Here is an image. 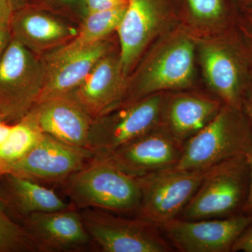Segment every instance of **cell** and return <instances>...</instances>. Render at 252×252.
I'll use <instances>...</instances> for the list:
<instances>
[{"instance_id": "cell-11", "label": "cell", "mask_w": 252, "mask_h": 252, "mask_svg": "<svg viewBox=\"0 0 252 252\" xmlns=\"http://www.w3.org/2000/svg\"><path fill=\"white\" fill-rule=\"evenodd\" d=\"M94 157L90 149L68 145L44 134L39 143L8 175L34 181L61 182L84 168Z\"/></svg>"}, {"instance_id": "cell-15", "label": "cell", "mask_w": 252, "mask_h": 252, "mask_svg": "<svg viewBox=\"0 0 252 252\" xmlns=\"http://www.w3.org/2000/svg\"><path fill=\"white\" fill-rule=\"evenodd\" d=\"M163 6L162 0H128L117 30L119 62L126 77L157 32L163 16Z\"/></svg>"}, {"instance_id": "cell-32", "label": "cell", "mask_w": 252, "mask_h": 252, "mask_svg": "<svg viewBox=\"0 0 252 252\" xmlns=\"http://www.w3.org/2000/svg\"><path fill=\"white\" fill-rule=\"evenodd\" d=\"M245 108L248 114V121L252 130V88L248 94V97L245 99Z\"/></svg>"}, {"instance_id": "cell-26", "label": "cell", "mask_w": 252, "mask_h": 252, "mask_svg": "<svg viewBox=\"0 0 252 252\" xmlns=\"http://www.w3.org/2000/svg\"><path fill=\"white\" fill-rule=\"evenodd\" d=\"M231 252H252V223L237 239Z\"/></svg>"}, {"instance_id": "cell-10", "label": "cell", "mask_w": 252, "mask_h": 252, "mask_svg": "<svg viewBox=\"0 0 252 252\" xmlns=\"http://www.w3.org/2000/svg\"><path fill=\"white\" fill-rule=\"evenodd\" d=\"M108 51V43L103 40L85 47L65 44L45 54L41 59L42 89L36 104L72 92Z\"/></svg>"}, {"instance_id": "cell-9", "label": "cell", "mask_w": 252, "mask_h": 252, "mask_svg": "<svg viewBox=\"0 0 252 252\" xmlns=\"http://www.w3.org/2000/svg\"><path fill=\"white\" fill-rule=\"evenodd\" d=\"M182 148L183 144L158 126L121 148L94 158L132 177H141L173 168L180 160Z\"/></svg>"}, {"instance_id": "cell-23", "label": "cell", "mask_w": 252, "mask_h": 252, "mask_svg": "<svg viewBox=\"0 0 252 252\" xmlns=\"http://www.w3.org/2000/svg\"><path fill=\"white\" fill-rule=\"evenodd\" d=\"M37 250L25 226L18 224L5 209L0 195V252L32 251Z\"/></svg>"}, {"instance_id": "cell-8", "label": "cell", "mask_w": 252, "mask_h": 252, "mask_svg": "<svg viewBox=\"0 0 252 252\" xmlns=\"http://www.w3.org/2000/svg\"><path fill=\"white\" fill-rule=\"evenodd\" d=\"M252 223V214L243 213L207 220L175 218L158 227L178 251L228 252Z\"/></svg>"}, {"instance_id": "cell-22", "label": "cell", "mask_w": 252, "mask_h": 252, "mask_svg": "<svg viewBox=\"0 0 252 252\" xmlns=\"http://www.w3.org/2000/svg\"><path fill=\"white\" fill-rule=\"evenodd\" d=\"M127 4L105 11L87 13L78 27L77 35L66 44L70 47H85L105 40L111 33L117 31Z\"/></svg>"}, {"instance_id": "cell-24", "label": "cell", "mask_w": 252, "mask_h": 252, "mask_svg": "<svg viewBox=\"0 0 252 252\" xmlns=\"http://www.w3.org/2000/svg\"><path fill=\"white\" fill-rule=\"evenodd\" d=\"M195 17L203 20L217 19L223 14V0H187Z\"/></svg>"}, {"instance_id": "cell-13", "label": "cell", "mask_w": 252, "mask_h": 252, "mask_svg": "<svg viewBox=\"0 0 252 252\" xmlns=\"http://www.w3.org/2000/svg\"><path fill=\"white\" fill-rule=\"evenodd\" d=\"M126 77L119 56L115 58L108 52L69 94L94 120L119 107L126 93Z\"/></svg>"}, {"instance_id": "cell-6", "label": "cell", "mask_w": 252, "mask_h": 252, "mask_svg": "<svg viewBox=\"0 0 252 252\" xmlns=\"http://www.w3.org/2000/svg\"><path fill=\"white\" fill-rule=\"evenodd\" d=\"M210 170L180 171L170 169L137 177L142 190L140 204L136 211L137 218L158 226L177 218Z\"/></svg>"}, {"instance_id": "cell-25", "label": "cell", "mask_w": 252, "mask_h": 252, "mask_svg": "<svg viewBox=\"0 0 252 252\" xmlns=\"http://www.w3.org/2000/svg\"><path fill=\"white\" fill-rule=\"evenodd\" d=\"M128 0H85L86 14L124 6Z\"/></svg>"}, {"instance_id": "cell-20", "label": "cell", "mask_w": 252, "mask_h": 252, "mask_svg": "<svg viewBox=\"0 0 252 252\" xmlns=\"http://www.w3.org/2000/svg\"><path fill=\"white\" fill-rule=\"evenodd\" d=\"M15 206L23 215L44 213L70 207L54 190L35 181L14 175H5Z\"/></svg>"}, {"instance_id": "cell-17", "label": "cell", "mask_w": 252, "mask_h": 252, "mask_svg": "<svg viewBox=\"0 0 252 252\" xmlns=\"http://www.w3.org/2000/svg\"><path fill=\"white\" fill-rule=\"evenodd\" d=\"M24 226L37 250H73L83 248L91 240L81 215L70 207L27 215Z\"/></svg>"}, {"instance_id": "cell-1", "label": "cell", "mask_w": 252, "mask_h": 252, "mask_svg": "<svg viewBox=\"0 0 252 252\" xmlns=\"http://www.w3.org/2000/svg\"><path fill=\"white\" fill-rule=\"evenodd\" d=\"M252 151V130L241 108L225 104L203 129L183 144L174 170L200 171Z\"/></svg>"}, {"instance_id": "cell-21", "label": "cell", "mask_w": 252, "mask_h": 252, "mask_svg": "<svg viewBox=\"0 0 252 252\" xmlns=\"http://www.w3.org/2000/svg\"><path fill=\"white\" fill-rule=\"evenodd\" d=\"M44 135L31 110L12 124L9 135L0 144V177L8 175L11 168L39 143Z\"/></svg>"}, {"instance_id": "cell-34", "label": "cell", "mask_w": 252, "mask_h": 252, "mask_svg": "<svg viewBox=\"0 0 252 252\" xmlns=\"http://www.w3.org/2000/svg\"><path fill=\"white\" fill-rule=\"evenodd\" d=\"M250 13H251V14H252V8L250 9Z\"/></svg>"}, {"instance_id": "cell-4", "label": "cell", "mask_w": 252, "mask_h": 252, "mask_svg": "<svg viewBox=\"0 0 252 252\" xmlns=\"http://www.w3.org/2000/svg\"><path fill=\"white\" fill-rule=\"evenodd\" d=\"M44 80L41 59L11 38L0 57V118L14 124L37 102Z\"/></svg>"}, {"instance_id": "cell-31", "label": "cell", "mask_w": 252, "mask_h": 252, "mask_svg": "<svg viewBox=\"0 0 252 252\" xmlns=\"http://www.w3.org/2000/svg\"><path fill=\"white\" fill-rule=\"evenodd\" d=\"M11 125L12 124L5 122L1 118H0V144L6 140L9 135Z\"/></svg>"}, {"instance_id": "cell-19", "label": "cell", "mask_w": 252, "mask_h": 252, "mask_svg": "<svg viewBox=\"0 0 252 252\" xmlns=\"http://www.w3.org/2000/svg\"><path fill=\"white\" fill-rule=\"evenodd\" d=\"M220 103L199 96H177L170 101L165 112V125L161 126L183 144L203 129L218 114Z\"/></svg>"}, {"instance_id": "cell-28", "label": "cell", "mask_w": 252, "mask_h": 252, "mask_svg": "<svg viewBox=\"0 0 252 252\" xmlns=\"http://www.w3.org/2000/svg\"><path fill=\"white\" fill-rule=\"evenodd\" d=\"M249 170H250V180L246 200L244 203L242 211L245 214H252V151L247 155Z\"/></svg>"}, {"instance_id": "cell-18", "label": "cell", "mask_w": 252, "mask_h": 252, "mask_svg": "<svg viewBox=\"0 0 252 252\" xmlns=\"http://www.w3.org/2000/svg\"><path fill=\"white\" fill-rule=\"evenodd\" d=\"M203 64L209 84L225 104L241 108L245 70L240 56L225 47L207 46Z\"/></svg>"}, {"instance_id": "cell-30", "label": "cell", "mask_w": 252, "mask_h": 252, "mask_svg": "<svg viewBox=\"0 0 252 252\" xmlns=\"http://www.w3.org/2000/svg\"><path fill=\"white\" fill-rule=\"evenodd\" d=\"M53 2L69 7H82L85 9V0H51Z\"/></svg>"}, {"instance_id": "cell-33", "label": "cell", "mask_w": 252, "mask_h": 252, "mask_svg": "<svg viewBox=\"0 0 252 252\" xmlns=\"http://www.w3.org/2000/svg\"><path fill=\"white\" fill-rule=\"evenodd\" d=\"M14 11H16L28 4L29 0H9Z\"/></svg>"}, {"instance_id": "cell-3", "label": "cell", "mask_w": 252, "mask_h": 252, "mask_svg": "<svg viewBox=\"0 0 252 252\" xmlns=\"http://www.w3.org/2000/svg\"><path fill=\"white\" fill-rule=\"evenodd\" d=\"M250 170L246 155L238 156L210 168L182 212V220L224 218L243 208L248 195Z\"/></svg>"}, {"instance_id": "cell-7", "label": "cell", "mask_w": 252, "mask_h": 252, "mask_svg": "<svg viewBox=\"0 0 252 252\" xmlns=\"http://www.w3.org/2000/svg\"><path fill=\"white\" fill-rule=\"evenodd\" d=\"M91 238L104 252H170L171 245L158 225L141 219L127 220L105 210L81 214Z\"/></svg>"}, {"instance_id": "cell-16", "label": "cell", "mask_w": 252, "mask_h": 252, "mask_svg": "<svg viewBox=\"0 0 252 252\" xmlns=\"http://www.w3.org/2000/svg\"><path fill=\"white\" fill-rule=\"evenodd\" d=\"M77 29L28 4L14 11L9 25L13 39L37 56L65 45L77 35Z\"/></svg>"}, {"instance_id": "cell-12", "label": "cell", "mask_w": 252, "mask_h": 252, "mask_svg": "<svg viewBox=\"0 0 252 252\" xmlns=\"http://www.w3.org/2000/svg\"><path fill=\"white\" fill-rule=\"evenodd\" d=\"M194 46L188 39L175 41L144 69L130 102L167 89H184L191 84Z\"/></svg>"}, {"instance_id": "cell-2", "label": "cell", "mask_w": 252, "mask_h": 252, "mask_svg": "<svg viewBox=\"0 0 252 252\" xmlns=\"http://www.w3.org/2000/svg\"><path fill=\"white\" fill-rule=\"evenodd\" d=\"M68 195L78 206L116 212L137 211L140 181L109 162L94 158L67 180Z\"/></svg>"}, {"instance_id": "cell-14", "label": "cell", "mask_w": 252, "mask_h": 252, "mask_svg": "<svg viewBox=\"0 0 252 252\" xmlns=\"http://www.w3.org/2000/svg\"><path fill=\"white\" fill-rule=\"evenodd\" d=\"M31 111L44 134L68 145L88 149L94 119L72 96L46 99Z\"/></svg>"}, {"instance_id": "cell-29", "label": "cell", "mask_w": 252, "mask_h": 252, "mask_svg": "<svg viewBox=\"0 0 252 252\" xmlns=\"http://www.w3.org/2000/svg\"><path fill=\"white\" fill-rule=\"evenodd\" d=\"M11 38L12 36H11L9 28L0 31V57L4 52L9 41H11Z\"/></svg>"}, {"instance_id": "cell-5", "label": "cell", "mask_w": 252, "mask_h": 252, "mask_svg": "<svg viewBox=\"0 0 252 252\" xmlns=\"http://www.w3.org/2000/svg\"><path fill=\"white\" fill-rule=\"evenodd\" d=\"M163 99L152 94L94 119L88 149L94 155L109 153L159 126Z\"/></svg>"}, {"instance_id": "cell-27", "label": "cell", "mask_w": 252, "mask_h": 252, "mask_svg": "<svg viewBox=\"0 0 252 252\" xmlns=\"http://www.w3.org/2000/svg\"><path fill=\"white\" fill-rule=\"evenodd\" d=\"M14 11L9 0H0V31L9 29Z\"/></svg>"}]
</instances>
